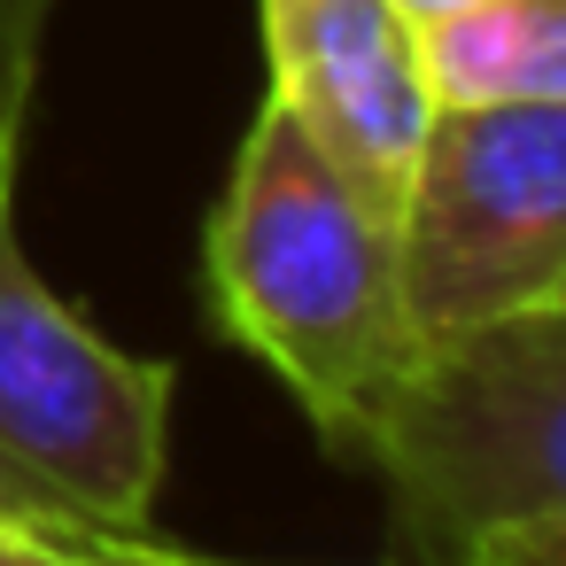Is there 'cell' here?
<instances>
[{
	"label": "cell",
	"instance_id": "cell-6",
	"mask_svg": "<svg viewBox=\"0 0 566 566\" xmlns=\"http://www.w3.org/2000/svg\"><path fill=\"white\" fill-rule=\"evenodd\" d=\"M411 40L434 109L566 102V0H450Z\"/></svg>",
	"mask_w": 566,
	"mask_h": 566
},
{
	"label": "cell",
	"instance_id": "cell-11",
	"mask_svg": "<svg viewBox=\"0 0 566 566\" xmlns=\"http://www.w3.org/2000/svg\"><path fill=\"white\" fill-rule=\"evenodd\" d=\"M117 551H125V566H140V558H133V527H125V535H117Z\"/></svg>",
	"mask_w": 566,
	"mask_h": 566
},
{
	"label": "cell",
	"instance_id": "cell-3",
	"mask_svg": "<svg viewBox=\"0 0 566 566\" xmlns=\"http://www.w3.org/2000/svg\"><path fill=\"white\" fill-rule=\"evenodd\" d=\"M17 179L24 133H0V481L86 527H148L179 373L117 349L40 280L17 226Z\"/></svg>",
	"mask_w": 566,
	"mask_h": 566
},
{
	"label": "cell",
	"instance_id": "cell-8",
	"mask_svg": "<svg viewBox=\"0 0 566 566\" xmlns=\"http://www.w3.org/2000/svg\"><path fill=\"white\" fill-rule=\"evenodd\" d=\"M63 0H0V133H24Z\"/></svg>",
	"mask_w": 566,
	"mask_h": 566
},
{
	"label": "cell",
	"instance_id": "cell-1",
	"mask_svg": "<svg viewBox=\"0 0 566 566\" xmlns=\"http://www.w3.org/2000/svg\"><path fill=\"white\" fill-rule=\"evenodd\" d=\"M210 303L226 342L264 357L334 450H365L419 326L396 280V233L264 94L210 210Z\"/></svg>",
	"mask_w": 566,
	"mask_h": 566
},
{
	"label": "cell",
	"instance_id": "cell-10",
	"mask_svg": "<svg viewBox=\"0 0 566 566\" xmlns=\"http://www.w3.org/2000/svg\"><path fill=\"white\" fill-rule=\"evenodd\" d=\"M403 17H434V9H450V0H396Z\"/></svg>",
	"mask_w": 566,
	"mask_h": 566
},
{
	"label": "cell",
	"instance_id": "cell-5",
	"mask_svg": "<svg viewBox=\"0 0 566 566\" xmlns=\"http://www.w3.org/2000/svg\"><path fill=\"white\" fill-rule=\"evenodd\" d=\"M272 102L349 179L373 218H396L411 156L427 140L419 40L396 0H264Z\"/></svg>",
	"mask_w": 566,
	"mask_h": 566
},
{
	"label": "cell",
	"instance_id": "cell-9",
	"mask_svg": "<svg viewBox=\"0 0 566 566\" xmlns=\"http://www.w3.org/2000/svg\"><path fill=\"white\" fill-rule=\"evenodd\" d=\"M133 558H140V566H241V558H202V551H171V543H156L148 527H133Z\"/></svg>",
	"mask_w": 566,
	"mask_h": 566
},
{
	"label": "cell",
	"instance_id": "cell-7",
	"mask_svg": "<svg viewBox=\"0 0 566 566\" xmlns=\"http://www.w3.org/2000/svg\"><path fill=\"white\" fill-rule=\"evenodd\" d=\"M125 527H86L78 512L0 481V566H125Z\"/></svg>",
	"mask_w": 566,
	"mask_h": 566
},
{
	"label": "cell",
	"instance_id": "cell-2",
	"mask_svg": "<svg viewBox=\"0 0 566 566\" xmlns=\"http://www.w3.org/2000/svg\"><path fill=\"white\" fill-rule=\"evenodd\" d=\"M427 566H566V303L419 334L365 450Z\"/></svg>",
	"mask_w": 566,
	"mask_h": 566
},
{
	"label": "cell",
	"instance_id": "cell-4",
	"mask_svg": "<svg viewBox=\"0 0 566 566\" xmlns=\"http://www.w3.org/2000/svg\"><path fill=\"white\" fill-rule=\"evenodd\" d=\"M388 233L419 334L566 303V102L434 109Z\"/></svg>",
	"mask_w": 566,
	"mask_h": 566
}]
</instances>
